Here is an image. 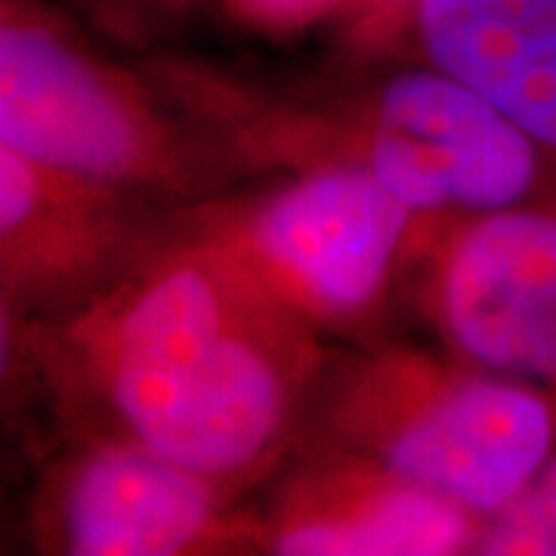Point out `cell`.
I'll list each match as a JSON object with an SVG mask.
<instances>
[{
	"label": "cell",
	"mask_w": 556,
	"mask_h": 556,
	"mask_svg": "<svg viewBox=\"0 0 556 556\" xmlns=\"http://www.w3.org/2000/svg\"><path fill=\"white\" fill-rule=\"evenodd\" d=\"M236 20L263 31H303L318 22L346 20L350 0H219Z\"/></svg>",
	"instance_id": "cell-12"
},
{
	"label": "cell",
	"mask_w": 556,
	"mask_h": 556,
	"mask_svg": "<svg viewBox=\"0 0 556 556\" xmlns=\"http://www.w3.org/2000/svg\"><path fill=\"white\" fill-rule=\"evenodd\" d=\"M248 522L254 551L285 556L473 554L479 519L368 457L318 445Z\"/></svg>",
	"instance_id": "cell-9"
},
{
	"label": "cell",
	"mask_w": 556,
	"mask_h": 556,
	"mask_svg": "<svg viewBox=\"0 0 556 556\" xmlns=\"http://www.w3.org/2000/svg\"><path fill=\"white\" fill-rule=\"evenodd\" d=\"M78 3L109 28L139 31L146 25L177 20L195 0H78Z\"/></svg>",
	"instance_id": "cell-14"
},
{
	"label": "cell",
	"mask_w": 556,
	"mask_h": 556,
	"mask_svg": "<svg viewBox=\"0 0 556 556\" xmlns=\"http://www.w3.org/2000/svg\"><path fill=\"white\" fill-rule=\"evenodd\" d=\"M0 146L167 211L241 177L152 72L93 50L43 0H0Z\"/></svg>",
	"instance_id": "cell-3"
},
{
	"label": "cell",
	"mask_w": 556,
	"mask_h": 556,
	"mask_svg": "<svg viewBox=\"0 0 556 556\" xmlns=\"http://www.w3.org/2000/svg\"><path fill=\"white\" fill-rule=\"evenodd\" d=\"M149 68L241 177L356 167L424 219L556 201V161L430 62L291 87L251 84L186 60Z\"/></svg>",
	"instance_id": "cell-2"
},
{
	"label": "cell",
	"mask_w": 556,
	"mask_h": 556,
	"mask_svg": "<svg viewBox=\"0 0 556 556\" xmlns=\"http://www.w3.org/2000/svg\"><path fill=\"white\" fill-rule=\"evenodd\" d=\"M309 420L313 442L368 457L479 522L556 448V393L412 346L328 362Z\"/></svg>",
	"instance_id": "cell-4"
},
{
	"label": "cell",
	"mask_w": 556,
	"mask_h": 556,
	"mask_svg": "<svg viewBox=\"0 0 556 556\" xmlns=\"http://www.w3.org/2000/svg\"><path fill=\"white\" fill-rule=\"evenodd\" d=\"M412 0H350L346 31L358 47H387L402 38Z\"/></svg>",
	"instance_id": "cell-13"
},
{
	"label": "cell",
	"mask_w": 556,
	"mask_h": 556,
	"mask_svg": "<svg viewBox=\"0 0 556 556\" xmlns=\"http://www.w3.org/2000/svg\"><path fill=\"white\" fill-rule=\"evenodd\" d=\"M473 554L556 556V448L514 501L479 522Z\"/></svg>",
	"instance_id": "cell-11"
},
{
	"label": "cell",
	"mask_w": 556,
	"mask_h": 556,
	"mask_svg": "<svg viewBox=\"0 0 556 556\" xmlns=\"http://www.w3.org/2000/svg\"><path fill=\"white\" fill-rule=\"evenodd\" d=\"M405 38L556 161V0H412Z\"/></svg>",
	"instance_id": "cell-10"
},
{
	"label": "cell",
	"mask_w": 556,
	"mask_h": 556,
	"mask_svg": "<svg viewBox=\"0 0 556 556\" xmlns=\"http://www.w3.org/2000/svg\"><path fill=\"white\" fill-rule=\"evenodd\" d=\"M424 223L427 309L452 356L556 393V201Z\"/></svg>",
	"instance_id": "cell-6"
},
{
	"label": "cell",
	"mask_w": 556,
	"mask_h": 556,
	"mask_svg": "<svg viewBox=\"0 0 556 556\" xmlns=\"http://www.w3.org/2000/svg\"><path fill=\"white\" fill-rule=\"evenodd\" d=\"M186 226L318 334L378 316L424 223L356 167L291 170L251 199L182 207Z\"/></svg>",
	"instance_id": "cell-5"
},
{
	"label": "cell",
	"mask_w": 556,
	"mask_h": 556,
	"mask_svg": "<svg viewBox=\"0 0 556 556\" xmlns=\"http://www.w3.org/2000/svg\"><path fill=\"white\" fill-rule=\"evenodd\" d=\"M232 492L170 457L121 439H75L47 473L35 507L40 551L72 556H170L251 544L226 517Z\"/></svg>",
	"instance_id": "cell-8"
},
{
	"label": "cell",
	"mask_w": 556,
	"mask_h": 556,
	"mask_svg": "<svg viewBox=\"0 0 556 556\" xmlns=\"http://www.w3.org/2000/svg\"><path fill=\"white\" fill-rule=\"evenodd\" d=\"M75 439H121L232 495L306 433L328 358L318 331L266 298L177 211L102 291L10 325Z\"/></svg>",
	"instance_id": "cell-1"
},
{
	"label": "cell",
	"mask_w": 556,
	"mask_h": 556,
	"mask_svg": "<svg viewBox=\"0 0 556 556\" xmlns=\"http://www.w3.org/2000/svg\"><path fill=\"white\" fill-rule=\"evenodd\" d=\"M177 211L0 146V306L25 325L78 306L167 236Z\"/></svg>",
	"instance_id": "cell-7"
}]
</instances>
